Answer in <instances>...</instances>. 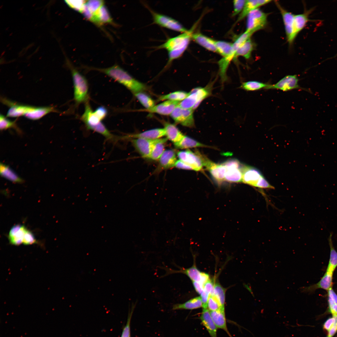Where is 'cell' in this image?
<instances>
[{
    "instance_id": "1",
    "label": "cell",
    "mask_w": 337,
    "mask_h": 337,
    "mask_svg": "<svg viewBox=\"0 0 337 337\" xmlns=\"http://www.w3.org/2000/svg\"><path fill=\"white\" fill-rule=\"evenodd\" d=\"M91 69L102 72L111 77L124 85L134 94L147 90V87L144 84L134 78L119 65H115L105 68H91Z\"/></svg>"
},
{
    "instance_id": "2",
    "label": "cell",
    "mask_w": 337,
    "mask_h": 337,
    "mask_svg": "<svg viewBox=\"0 0 337 337\" xmlns=\"http://www.w3.org/2000/svg\"><path fill=\"white\" fill-rule=\"evenodd\" d=\"M195 27L194 25L190 30L169 39L158 47V49H164L168 51V60L165 67L169 66L173 60L180 57L184 52L192 39Z\"/></svg>"
},
{
    "instance_id": "3",
    "label": "cell",
    "mask_w": 337,
    "mask_h": 337,
    "mask_svg": "<svg viewBox=\"0 0 337 337\" xmlns=\"http://www.w3.org/2000/svg\"><path fill=\"white\" fill-rule=\"evenodd\" d=\"M67 65L70 68L74 85V99L76 103L79 104L86 101L88 97V85L85 78L75 68L66 60Z\"/></svg>"
},
{
    "instance_id": "4",
    "label": "cell",
    "mask_w": 337,
    "mask_h": 337,
    "mask_svg": "<svg viewBox=\"0 0 337 337\" xmlns=\"http://www.w3.org/2000/svg\"><path fill=\"white\" fill-rule=\"evenodd\" d=\"M267 16L259 8L251 12L247 16L246 31L254 33L264 28L267 23Z\"/></svg>"
},
{
    "instance_id": "5",
    "label": "cell",
    "mask_w": 337,
    "mask_h": 337,
    "mask_svg": "<svg viewBox=\"0 0 337 337\" xmlns=\"http://www.w3.org/2000/svg\"><path fill=\"white\" fill-rule=\"evenodd\" d=\"M226 171L225 181L229 182L238 183L242 181V169L243 165L236 159L228 160L222 163Z\"/></svg>"
},
{
    "instance_id": "6",
    "label": "cell",
    "mask_w": 337,
    "mask_h": 337,
    "mask_svg": "<svg viewBox=\"0 0 337 337\" xmlns=\"http://www.w3.org/2000/svg\"><path fill=\"white\" fill-rule=\"evenodd\" d=\"M154 23L162 27L182 33L187 30L178 21L168 16L157 13L150 9Z\"/></svg>"
},
{
    "instance_id": "7",
    "label": "cell",
    "mask_w": 337,
    "mask_h": 337,
    "mask_svg": "<svg viewBox=\"0 0 337 337\" xmlns=\"http://www.w3.org/2000/svg\"><path fill=\"white\" fill-rule=\"evenodd\" d=\"M203 155L197 151L194 152L189 149L179 151L177 153L179 160L191 166L196 171L202 170L204 166Z\"/></svg>"
},
{
    "instance_id": "8",
    "label": "cell",
    "mask_w": 337,
    "mask_h": 337,
    "mask_svg": "<svg viewBox=\"0 0 337 337\" xmlns=\"http://www.w3.org/2000/svg\"><path fill=\"white\" fill-rule=\"evenodd\" d=\"M299 80L296 75H286L276 84H270L265 89H277L287 91L295 89H300L308 91L309 90L299 86L298 84Z\"/></svg>"
},
{
    "instance_id": "9",
    "label": "cell",
    "mask_w": 337,
    "mask_h": 337,
    "mask_svg": "<svg viewBox=\"0 0 337 337\" xmlns=\"http://www.w3.org/2000/svg\"><path fill=\"white\" fill-rule=\"evenodd\" d=\"M193 110L181 108L178 105L170 115L176 123L184 126L192 127L194 125Z\"/></svg>"
},
{
    "instance_id": "10",
    "label": "cell",
    "mask_w": 337,
    "mask_h": 337,
    "mask_svg": "<svg viewBox=\"0 0 337 337\" xmlns=\"http://www.w3.org/2000/svg\"><path fill=\"white\" fill-rule=\"evenodd\" d=\"M203 166L210 173L213 178L219 183L225 181L226 168L222 163L220 164L212 162L207 157L204 156Z\"/></svg>"
},
{
    "instance_id": "11",
    "label": "cell",
    "mask_w": 337,
    "mask_h": 337,
    "mask_svg": "<svg viewBox=\"0 0 337 337\" xmlns=\"http://www.w3.org/2000/svg\"><path fill=\"white\" fill-rule=\"evenodd\" d=\"M156 139L138 138L131 139L135 150L143 158H149Z\"/></svg>"
},
{
    "instance_id": "12",
    "label": "cell",
    "mask_w": 337,
    "mask_h": 337,
    "mask_svg": "<svg viewBox=\"0 0 337 337\" xmlns=\"http://www.w3.org/2000/svg\"><path fill=\"white\" fill-rule=\"evenodd\" d=\"M276 3L282 17L287 41L290 44H291L294 40L293 38L294 15L285 9L278 2Z\"/></svg>"
},
{
    "instance_id": "13",
    "label": "cell",
    "mask_w": 337,
    "mask_h": 337,
    "mask_svg": "<svg viewBox=\"0 0 337 337\" xmlns=\"http://www.w3.org/2000/svg\"><path fill=\"white\" fill-rule=\"evenodd\" d=\"M242 173V182L255 187L260 178L263 176L259 170L248 165H243Z\"/></svg>"
},
{
    "instance_id": "14",
    "label": "cell",
    "mask_w": 337,
    "mask_h": 337,
    "mask_svg": "<svg viewBox=\"0 0 337 337\" xmlns=\"http://www.w3.org/2000/svg\"><path fill=\"white\" fill-rule=\"evenodd\" d=\"M165 136V132L164 128H158L147 130L141 133L122 136L121 137V139H132L138 138L156 139L161 138Z\"/></svg>"
},
{
    "instance_id": "15",
    "label": "cell",
    "mask_w": 337,
    "mask_h": 337,
    "mask_svg": "<svg viewBox=\"0 0 337 337\" xmlns=\"http://www.w3.org/2000/svg\"><path fill=\"white\" fill-rule=\"evenodd\" d=\"M91 22L99 26L106 24L116 25L104 4L94 13Z\"/></svg>"
},
{
    "instance_id": "16",
    "label": "cell",
    "mask_w": 337,
    "mask_h": 337,
    "mask_svg": "<svg viewBox=\"0 0 337 337\" xmlns=\"http://www.w3.org/2000/svg\"><path fill=\"white\" fill-rule=\"evenodd\" d=\"M180 102L171 100H166L152 108L144 110L150 113H155L164 115H170Z\"/></svg>"
},
{
    "instance_id": "17",
    "label": "cell",
    "mask_w": 337,
    "mask_h": 337,
    "mask_svg": "<svg viewBox=\"0 0 337 337\" xmlns=\"http://www.w3.org/2000/svg\"><path fill=\"white\" fill-rule=\"evenodd\" d=\"M333 274L326 271L318 283L307 287H301L300 288L301 291L302 292H311L318 289H322L328 291L332 288Z\"/></svg>"
},
{
    "instance_id": "18",
    "label": "cell",
    "mask_w": 337,
    "mask_h": 337,
    "mask_svg": "<svg viewBox=\"0 0 337 337\" xmlns=\"http://www.w3.org/2000/svg\"><path fill=\"white\" fill-rule=\"evenodd\" d=\"M26 229L23 225L17 224L13 226L10 229L8 235L10 243L15 246L23 244L24 236Z\"/></svg>"
},
{
    "instance_id": "19",
    "label": "cell",
    "mask_w": 337,
    "mask_h": 337,
    "mask_svg": "<svg viewBox=\"0 0 337 337\" xmlns=\"http://www.w3.org/2000/svg\"><path fill=\"white\" fill-rule=\"evenodd\" d=\"M200 319L211 337H217L218 328L213 322L210 315V311L208 308L203 309Z\"/></svg>"
},
{
    "instance_id": "20",
    "label": "cell",
    "mask_w": 337,
    "mask_h": 337,
    "mask_svg": "<svg viewBox=\"0 0 337 337\" xmlns=\"http://www.w3.org/2000/svg\"><path fill=\"white\" fill-rule=\"evenodd\" d=\"M2 102L10 106L6 116L10 117H17L24 116L32 108V106L16 104L7 100L3 99Z\"/></svg>"
},
{
    "instance_id": "21",
    "label": "cell",
    "mask_w": 337,
    "mask_h": 337,
    "mask_svg": "<svg viewBox=\"0 0 337 337\" xmlns=\"http://www.w3.org/2000/svg\"><path fill=\"white\" fill-rule=\"evenodd\" d=\"M177 160L175 152L172 149L165 150L159 159V166L162 169L175 167Z\"/></svg>"
},
{
    "instance_id": "22",
    "label": "cell",
    "mask_w": 337,
    "mask_h": 337,
    "mask_svg": "<svg viewBox=\"0 0 337 337\" xmlns=\"http://www.w3.org/2000/svg\"><path fill=\"white\" fill-rule=\"evenodd\" d=\"M271 1L268 0H246V2L237 22H238L243 19L252 11L258 8L259 7L269 3Z\"/></svg>"
},
{
    "instance_id": "23",
    "label": "cell",
    "mask_w": 337,
    "mask_h": 337,
    "mask_svg": "<svg viewBox=\"0 0 337 337\" xmlns=\"http://www.w3.org/2000/svg\"><path fill=\"white\" fill-rule=\"evenodd\" d=\"M210 311L211 318L217 328L223 330L232 337L227 328L225 309Z\"/></svg>"
},
{
    "instance_id": "24",
    "label": "cell",
    "mask_w": 337,
    "mask_h": 337,
    "mask_svg": "<svg viewBox=\"0 0 337 337\" xmlns=\"http://www.w3.org/2000/svg\"><path fill=\"white\" fill-rule=\"evenodd\" d=\"M192 38L196 42L207 49L217 53L215 40L199 33H193Z\"/></svg>"
},
{
    "instance_id": "25",
    "label": "cell",
    "mask_w": 337,
    "mask_h": 337,
    "mask_svg": "<svg viewBox=\"0 0 337 337\" xmlns=\"http://www.w3.org/2000/svg\"><path fill=\"white\" fill-rule=\"evenodd\" d=\"M164 128L166 138L174 144L179 142L184 135L178 128L173 124L165 123Z\"/></svg>"
},
{
    "instance_id": "26",
    "label": "cell",
    "mask_w": 337,
    "mask_h": 337,
    "mask_svg": "<svg viewBox=\"0 0 337 337\" xmlns=\"http://www.w3.org/2000/svg\"><path fill=\"white\" fill-rule=\"evenodd\" d=\"M56 110L52 107H34L24 115L25 117L32 120H38L46 114Z\"/></svg>"
},
{
    "instance_id": "27",
    "label": "cell",
    "mask_w": 337,
    "mask_h": 337,
    "mask_svg": "<svg viewBox=\"0 0 337 337\" xmlns=\"http://www.w3.org/2000/svg\"><path fill=\"white\" fill-rule=\"evenodd\" d=\"M309 12L294 15L293 20V38L294 39L309 21Z\"/></svg>"
},
{
    "instance_id": "28",
    "label": "cell",
    "mask_w": 337,
    "mask_h": 337,
    "mask_svg": "<svg viewBox=\"0 0 337 337\" xmlns=\"http://www.w3.org/2000/svg\"><path fill=\"white\" fill-rule=\"evenodd\" d=\"M202 307L200 297L193 298L183 303L174 304L173 306V310H192Z\"/></svg>"
},
{
    "instance_id": "29",
    "label": "cell",
    "mask_w": 337,
    "mask_h": 337,
    "mask_svg": "<svg viewBox=\"0 0 337 337\" xmlns=\"http://www.w3.org/2000/svg\"><path fill=\"white\" fill-rule=\"evenodd\" d=\"M215 44L217 53L223 57H229L234 59L235 52L232 49L233 43L223 41H215Z\"/></svg>"
},
{
    "instance_id": "30",
    "label": "cell",
    "mask_w": 337,
    "mask_h": 337,
    "mask_svg": "<svg viewBox=\"0 0 337 337\" xmlns=\"http://www.w3.org/2000/svg\"><path fill=\"white\" fill-rule=\"evenodd\" d=\"M254 47V43L251 38H249L238 48L235 54L233 59L239 56H242L246 59H249Z\"/></svg>"
},
{
    "instance_id": "31",
    "label": "cell",
    "mask_w": 337,
    "mask_h": 337,
    "mask_svg": "<svg viewBox=\"0 0 337 337\" xmlns=\"http://www.w3.org/2000/svg\"><path fill=\"white\" fill-rule=\"evenodd\" d=\"M333 233L331 232L328 238L330 247V256L329 263L326 271L333 274L337 267V252L335 249L333 244L332 236Z\"/></svg>"
},
{
    "instance_id": "32",
    "label": "cell",
    "mask_w": 337,
    "mask_h": 337,
    "mask_svg": "<svg viewBox=\"0 0 337 337\" xmlns=\"http://www.w3.org/2000/svg\"><path fill=\"white\" fill-rule=\"evenodd\" d=\"M174 144L176 148L180 149H188L189 148L198 147H208L184 135L179 142Z\"/></svg>"
},
{
    "instance_id": "33",
    "label": "cell",
    "mask_w": 337,
    "mask_h": 337,
    "mask_svg": "<svg viewBox=\"0 0 337 337\" xmlns=\"http://www.w3.org/2000/svg\"><path fill=\"white\" fill-rule=\"evenodd\" d=\"M167 140V138H161L157 139L152 149L149 159L153 160L159 159L165 150V143Z\"/></svg>"
},
{
    "instance_id": "34",
    "label": "cell",
    "mask_w": 337,
    "mask_h": 337,
    "mask_svg": "<svg viewBox=\"0 0 337 337\" xmlns=\"http://www.w3.org/2000/svg\"><path fill=\"white\" fill-rule=\"evenodd\" d=\"M1 175L3 178L15 183H21L23 180L8 166L1 163Z\"/></svg>"
},
{
    "instance_id": "35",
    "label": "cell",
    "mask_w": 337,
    "mask_h": 337,
    "mask_svg": "<svg viewBox=\"0 0 337 337\" xmlns=\"http://www.w3.org/2000/svg\"><path fill=\"white\" fill-rule=\"evenodd\" d=\"M189 93L183 91H177L168 94L160 96L159 101L171 100L179 102L182 101L189 95Z\"/></svg>"
},
{
    "instance_id": "36",
    "label": "cell",
    "mask_w": 337,
    "mask_h": 337,
    "mask_svg": "<svg viewBox=\"0 0 337 337\" xmlns=\"http://www.w3.org/2000/svg\"><path fill=\"white\" fill-rule=\"evenodd\" d=\"M197 101V95L196 88L193 89L188 95L184 100L179 102L178 106L182 108L192 109Z\"/></svg>"
},
{
    "instance_id": "37",
    "label": "cell",
    "mask_w": 337,
    "mask_h": 337,
    "mask_svg": "<svg viewBox=\"0 0 337 337\" xmlns=\"http://www.w3.org/2000/svg\"><path fill=\"white\" fill-rule=\"evenodd\" d=\"M270 84L257 81H249L243 83L241 86L242 89L247 91H256L266 89Z\"/></svg>"
},
{
    "instance_id": "38",
    "label": "cell",
    "mask_w": 337,
    "mask_h": 337,
    "mask_svg": "<svg viewBox=\"0 0 337 337\" xmlns=\"http://www.w3.org/2000/svg\"><path fill=\"white\" fill-rule=\"evenodd\" d=\"M141 105L145 109H150L155 106V102L149 95L143 92L134 94Z\"/></svg>"
},
{
    "instance_id": "39",
    "label": "cell",
    "mask_w": 337,
    "mask_h": 337,
    "mask_svg": "<svg viewBox=\"0 0 337 337\" xmlns=\"http://www.w3.org/2000/svg\"><path fill=\"white\" fill-rule=\"evenodd\" d=\"M226 290L219 283L214 284L213 295L219 301L222 307L224 308Z\"/></svg>"
},
{
    "instance_id": "40",
    "label": "cell",
    "mask_w": 337,
    "mask_h": 337,
    "mask_svg": "<svg viewBox=\"0 0 337 337\" xmlns=\"http://www.w3.org/2000/svg\"><path fill=\"white\" fill-rule=\"evenodd\" d=\"M195 88L197 95V101L193 108V110L196 109L201 102L210 94V90L207 87L205 88L199 87Z\"/></svg>"
},
{
    "instance_id": "41",
    "label": "cell",
    "mask_w": 337,
    "mask_h": 337,
    "mask_svg": "<svg viewBox=\"0 0 337 337\" xmlns=\"http://www.w3.org/2000/svg\"><path fill=\"white\" fill-rule=\"evenodd\" d=\"M208 309L210 311L217 310L223 308L214 295H209L208 302Z\"/></svg>"
},
{
    "instance_id": "42",
    "label": "cell",
    "mask_w": 337,
    "mask_h": 337,
    "mask_svg": "<svg viewBox=\"0 0 337 337\" xmlns=\"http://www.w3.org/2000/svg\"><path fill=\"white\" fill-rule=\"evenodd\" d=\"M86 1L85 0H66V3L71 8L82 13Z\"/></svg>"
},
{
    "instance_id": "43",
    "label": "cell",
    "mask_w": 337,
    "mask_h": 337,
    "mask_svg": "<svg viewBox=\"0 0 337 337\" xmlns=\"http://www.w3.org/2000/svg\"><path fill=\"white\" fill-rule=\"evenodd\" d=\"M85 4L89 10L94 14L104 4V2L102 0H90L86 1Z\"/></svg>"
},
{
    "instance_id": "44",
    "label": "cell",
    "mask_w": 337,
    "mask_h": 337,
    "mask_svg": "<svg viewBox=\"0 0 337 337\" xmlns=\"http://www.w3.org/2000/svg\"><path fill=\"white\" fill-rule=\"evenodd\" d=\"M134 308V305H133L129 312L126 324L123 329L121 337H131L130 323Z\"/></svg>"
},
{
    "instance_id": "45",
    "label": "cell",
    "mask_w": 337,
    "mask_h": 337,
    "mask_svg": "<svg viewBox=\"0 0 337 337\" xmlns=\"http://www.w3.org/2000/svg\"><path fill=\"white\" fill-rule=\"evenodd\" d=\"M15 121H12L7 119L2 115L0 116V129L1 130H6L11 128H16Z\"/></svg>"
},
{
    "instance_id": "46",
    "label": "cell",
    "mask_w": 337,
    "mask_h": 337,
    "mask_svg": "<svg viewBox=\"0 0 337 337\" xmlns=\"http://www.w3.org/2000/svg\"><path fill=\"white\" fill-rule=\"evenodd\" d=\"M37 243V242L32 232L27 229L24 236L23 244L28 245Z\"/></svg>"
},
{
    "instance_id": "47",
    "label": "cell",
    "mask_w": 337,
    "mask_h": 337,
    "mask_svg": "<svg viewBox=\"0 0 337 337\" xmlns=\"http://www.w3.org/2000/svg\"><path fill=\"white\" fill-rule=\"evenodd\" d=\"M246 0H235L233 1L234 10L232 16H235L241 12L244 7Z\"/></svg>"
},
{
    "instance_id": "48",
    "label": "cell",
    "mask_w": 337,
    "mask_h": 337,
    "mask_svg": "<svg viewBox=\"0 0 337 337\" xmlns=\"http://www.w3.org/2000/svg\"><path fill=\"white\" fill-rule=\"evenodd\" d=\"M328 291L329 306L337 305V295L333 290L330 288Z\"/></svg>"
},
{
    "instance_id": "49",
    "label": "cell",
    "mask_w": 337,
    "mask_h": 337,
    "mask_svg": "<svg viewBox=\"0 0 337 337\" xmlns=\"http://www.w3.org/2000/svg\"><path fill=\"white\" fill-rule=\"evenodd\" d=\"M256 187L265 189L274 188V187L269 183L263 176L260 178Z\"/></svg>"
},
{
    "instance_id": "50",
    "label": "cell",
    "mask_w": 337,
    "mask_h": 337,
    "mask_svg": "<svg viewBox=\"0 0 337 337\" xmlns=\"http://www.w3.org/2000/svg\"><path fill=\"white\" fill-rule=\"evenodd\" d=\"M214 286L212 281L209 279L204 284V290L209 295H213Z\"/></svg>"
},
{
    "instance_id": "51",
    "label": "cell",
    "mask_w": 337,
    "mask_h": 337,
    "mask_svg": "<svg viewBox=\"0 0 337 337\" xmlns=\"http://www.w3.org/2000/svg\"><path fill=\"white\" fill-rule=\"evenodd\" d=\"M175 167L179 169L193 170V168L191 166L180 160H177L175 164Z\"/></svg>"
},
{
    "instance_id": "52",
    "label": "cell",
    "mask_w": 337,
    "mask_h": 337,
    "mask_svg": "<svg viewBox=\"0 0 337 337\" xmlns=\"http://www.w3.org/2000/svg\"><path fill=\"white\" fill-rule=\"evenodd\" d=\"M335 321V317L333 316V317L328 319L324 323L323 325L324 329L328 331L334 325Z\"/></svg>"
},
{
    "instance_id": "53",
    "label": "cell",
    "mask_w": 337,
    "mask_h": 337,
    "mask_svg": "<svg viewBox=\"0 0 337 337\" xmlns=\"http://www.w3.org/2000/svg\"><path fill=\"white\" fill-rule=\"evenodd\" d=\"M200 295L203 309L208 308V302L209 295L204 291V290Z\"/></svg>"
},
{
    "instance_id": "54",
    "label": "cell",
    "mask_w": 337,
    "mask_h": 337,
    "mask_svg": "<svg viewBox=\"0 0 337 337\" xmlns=\"http://www.w3.org/2000/svg\"><path fill=\"white\" fill-rule=\"evenodd\" d=\"M333 316H334L335 317V321L334 325L328 331V336L329 337H332L335 334L337 331V315H333Z\"/></svg>"
},
{
    "instance_id": "55",
    "label": "cell",
    "mask_w": 337,
    "mask_h": 337,
    "mask_svg": "<svg viewBox=\"0 0 337 337\" xmlns=\"http://www.w3.org/2000/svg\"><path fill=\"white\" fill-rule=\"evenodd\" d=\"M192 282L195 291L201 295L204 291L203 285L197 281H192Z\"/></svg>"
},
{
    "instance_id": "56",
    "label": "cell",
    "mask_w": 337,
    "mask_h": 337,
    "mask_svg": "<svg viewBox=\"0 0 337 337\" xmlns=\"http://www.w3.org/2000/svg\"><path fill=\"white\" fill-rule=\"evenodd\" d=\"M327 337H329L328 336H327Z\"/></svg>"
}]
</instances>
